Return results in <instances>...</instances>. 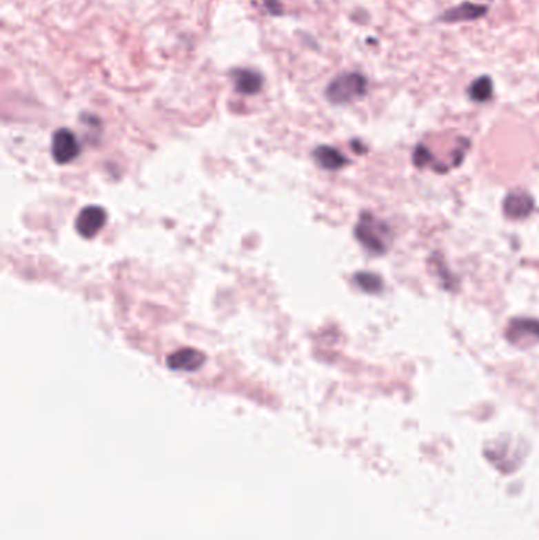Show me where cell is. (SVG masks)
<instances>
[{"mask_svg":"<svg viewBox=\"0 0 539 540\" xmlns=\"http://www.w3.org/2000/svg\"><path fill=\"white\" fill-rule=\"evenodd\" d=\"M434 161V155L425 145H418L413 152V163L418 167H425Z\"/></svg>","mask_w":539,"mask_h":540,"instance_id":"13","label":"cell"},{"mask_svg":"<svg viewBox=\"0 0 539 540\" xmlns=\"http://www.w3.org/2000/svg\"><path fill=\"white\" fill-rule=\"evenodd\" d=\"M234 83L237 92L244 95L258 94L263 87V78L253 70H237L234 73Z\"/></svg>","mask_w":539,"mask_h":540,"instance_id":"10","label":"cell"},{"mask_svg":"<svg viewBox=\"0 0 539 540\" xmlns=\"http://www.w3.org/2000/svg\"><path fill=\"white\" fill-rule=\"evenodd\" d=\"M489 8L486 5H479L473 2H462L457 7H452L440 16V21L443 23H468V21L481 19L482 16H486Z\"/></svg>","mask_w":539,"mask_h":540,"instance_id":"6","label":"cell"},{"mask_svg":"<svg viewBox=\"0 0 539 540\" xmlns=\"http://www.w3.org/2000/svg\"><path fill=\"white\" fill-rule=\"evenodd\" d=\"M535 209V201L528 193L514 191L509 193L503 201V212L506 217L513 220L527 218Z\"/></svg>","mask_w":539,"mask_h":540,"instance_id":"7","label":"cell"},{"mask_svg":"<svg viewBox=\"0 0 539 540\" xmlns=\"http://www.w3.org/2000/svg\"><path fill=\"white\" fill-rule=\"evenodd\" d=\"M314 158L323 169L326 171H338L343 166L348 165L347 156L331 145H320L314 150Z\"/></svg>","mask_w":539,"mask_h":540,"instance_id":"9","label":"cell"},{"mask_svg":"<svg viewBox=\"0 0 539 540\" xmlns=\"http://www.w3.org/2000/svg\"><path fill=\"white\" fill-rule=\"evenodd\" d=\"M506 338L517 346H531V344L539 343V320L514 318L506 329Z\"/></svg>","mask_w":539,"mask_h":540,"instance_id":"3","label":"cell"},{"mask_svg":"<svg viewBox=\"0 0 539 540\" xmlns=\"http://www.w3.org/2000/svg\"><path fill=\"white\" fill-rule=\"evenodd\" d=\"M494 95V83L492 78L484 74V76H479L473 81L468 87V96L476 103H486Z\"/></svg>","mask_w":539,"mask_h":540,"instance_id":"11","label":"cell"},{"mask_svg":"<svg viewBox=\"0 0 539 540\" xmlns=\"http://www.w3.org/2000/svg\"><path fill=\"white\" fill-rule=\"evenodd\" d=\"M354 284L364 293L380 294L385 289V282L378 273L372 272H358L354 275Z\"/></svg>","mask_w":539,"mask_h":540,"instance_id":"12","label":"cell"},{"mask_svg":"<svg viewBox=\"0 0 539 540\" xmlns=\"http://www.w3.org/2000/svg\"><path fill=\"white\" fill-rule=\"evenodd\" d=\"M367 79L360 73H343L329 83L326 96L334 105H348L367 94Z\"/></svg>","mask_w":539,"mask_h":540,"instance_id":"2","label":"cell"},{"mask_svg":"<svg viewBox=\"0 0 539 540\" xmlns=\"http://www.w3.org/2000/svg\"><path fill=\"white\" fill-rule=\"evenodd\" d=\"M354 236L365 250L375 255H385L389 250L392 232L386 221L378 220L370 212H363L354 228Z\"/></svg>","mask_w":539,"mask_h":540,"instance_id":"1","label":"cell"},{"mask_svg":"<svg viewBox=\"0 0 539 540\" xmlns=\"http://www.w3.org/2000/svg\"><path fill=\"white\" fill-rule=\"evenodd\" d=\"M204 362H206V357H204L203 353L192 348H185L176 351V353L170 355L168 366L177 371H196L204 365Z\"/></svg>","mask_w":539,"mask_h":540,"instance_id":"8","label":"cell"},{"mask_svg":"<svg viewBox=\"0 0 539 540\" xmlns=\"http://www.w3.org/2000/svg\"><path fill=\"white\" fill-rule=\"evenodd\" d=\"M81 152L79 143L73 132L68 128H61L52 136V156L57 163L67 165L78 158Z\"/></svg>","mask_w":539,"mask_h":540,"instance_id":"4","label":"cell"},{"mask_svg":"<svg viewBox=\"0 0 539 540\" xmlns=\"http://www.w3.org/2000/svg\"><path fill=\"white\" fill-rule=\"evenodd\" d=\"M105 225H106V212L105 209H101L99 206H89L81 210L77 218V223H74L79 236L85 237V239L95 237L101 229L105 228Z\"/></svg>","mask_w":539,"mask_h":540,"instance_id":"5","label":"cell"}]
</instances>
